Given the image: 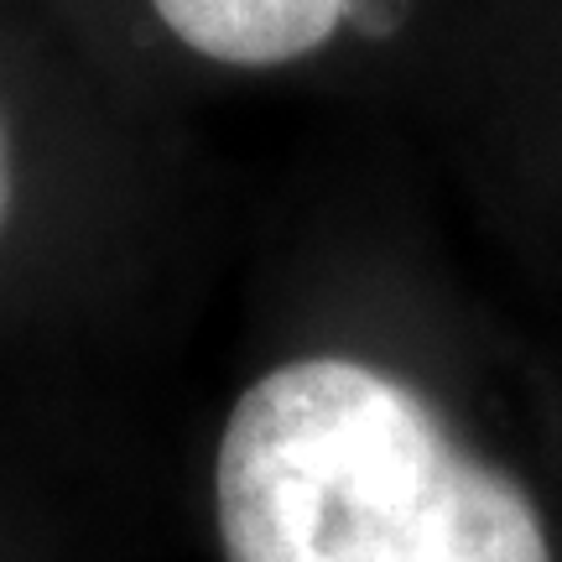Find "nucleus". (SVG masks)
I'll use <instances>...</instances> for the list:
<instances>
[{
    "label": "nucleus",
    "instance_id": "nucleus-1",
    "mask_svg": "<svg viewBox=\"0 0 562 562\" xmlns=\"http://www.w3.org/2000/svg\"><path fill=\"white\" fill-rule=\"evenodd\" d=\"M193 526L203 562H562V422L364 344L277 349L203 432Z\"/></svg>",
    "mask_w": 562,
    "mask_h": 562
},
{
    "label": "nucleus",
    "instance_id": "nucleus-2",
    "mask_svg": "<svg viewBox=\"0 0 562 562\" xmlns=\"http://www.w3.org/2000/svg\"><path fill=\"white\" fill-rule=\"evenodd\" d=\"M161 26L224 68H286L313 58L355 0H151Z\"/></svg>",
    "mask_w": 562,
    "mask_h": 562
},
{
    "label": "nucleus",
    "instance_id": "nucleus-3",
    "mask_svg": "<svg viewBox=\"0 0 562 562\" xmlns=\"http://www.w3.org/2000/svg\"><path fill=\"white\" fill-rule=\"evenodd\" d=\"M11 220H16V157H11V131L0 121V245L11 235Z\"/></svg>",
    "mask_w": 562,
    "mask_h": 562
}]
</instances>
